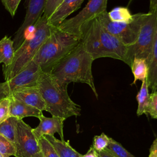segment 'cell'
<instances>
[{"mask_svg": "<svg viewBox=\"0 0 157 157\" xmlns=\"http://www.w3.org/2000/svg\"><path fill=\"white\" fill-rule=\"evenodd\" d=\"M110 138L104 132L101 133V135L95 136L93 138L92 146L99 153L107 147L110 142Z\"/></svg>", "mask_w": 157, "mask_h": 157, "instance_id": "26", "label": "cell"}, {"mask_svg": "<svg viewBox=\"0 0 157 157\" xmlns=\"http://www.w3.org/2000/svg\"><path fill=\"white\" fill-rule=\"evenodd\" d=\"M147 114H149L152 118L157 119V91L149 94Z\"/></svg>", "mask_w": 157, "mask_h": 157, "instance_id": "27", "label": "cell"}, {"mask_svg": "<svg viewBox=\"0 0 157 157\" xmlns=\"http://www.w3.org/2000/svg\"><path fill=\"white\" fill-rule=\"evenodd\" d=\"M38 144L44 157H59L53 145L44 136L38 139Z\"/></svg>", "mask_w": 157, "mask_h": 157, "instance_id": "24", "label": "cell"}, {"mask_svg": "<svg viewBox=\"0 0 157 157\" xmlns=\"http://www.w3.org/2000/svg\"><path fill=\"white\" fill-rule=\"evenodd\" d=\"M10 117V99L9 98L0 101V124Z\"/></svg>", "mask_w": 157, "mask_h": 157, "instance_id": "29", "label": "cell"}, {"mask_svg": "<svg viewBox=\"0 0 157 157\" xmlns=\"http://www.w3.org/2000/svg\"><path fill=\"white\" fill-rule=\"evenodd\" d=\"M132 0H130V1H129V4H130V3H131V2H132Z\"/></svg>", "mask_w": 157, "mask_h": 157, "instance_id": "37", "label": "cell"}, {"mask_svg": "<svg viewBox=\"0 0 157 157\" xmlns=\"http://www.w3.org/2000/svg\"><path fill=\"white\" fill-rule=\"evenodd\" d=\"M42 72L39 66L31 61L15 76L0 82V101L9 98L20 88L37 86Z\"/></svg>", "mask_w": 157, "mask_h": 157, "instance_id": "9", "label": "cell"}, {"mask_svg": "<svg viewBox=\"0 0 157 157\" xmlns=\"http://www.w3.org/2000/svg\"><path fill=\"white\" fill-rule=\"evenodd\" d=\"M45 3L46 0H25L26 12L25 20L15 34L13 40H12L15 51L18 49L26 39L29 28L33 26L42 16Z\"/></svg>", "mask_w": 157, "mask_h": 157, "instance_id": "11", "label": "cell"}, {"mask_svg": "<svg viewBox=\"0 0 157 157\" xmlns=\"http://www.w3.org/2000/svg\"><path fill=\"white\" fill-rule=\"evenodd\" d=\"M107 0H89L84 8L75 16L64 20L58 28L80 40L88 25L100 14L107 11Z\"/></svg>", "mask_w": 157, "mask_h": 157, "instance_id": "7", "label": "cell"}, {"mask_svg": "<svg viewBox=\"0 0 157 157\" xmlns=\"http://www.w3.org/2000/svg\"><path fill=\"white\" fill-rule=\"evenodd\" d=\"M99 157H114L105 149L99 152Z\"/></svg>", "mask_w": 157, "mask_h": 157, "instance_id": "34", "label": "cell"}, {"mask_svg": "<svg viewBox=\"0 0 157 157\" xmlns=\"http://www.w3.org/2000/svg\"><path fill=\"white\" fill-rule=\"evenodd\" d=\"M149 12H153L157 15V0H150Z\"/></svg>", "mask_w": 157, "mask_h": 157, "instance_id": "33", "label": "cell"}, {"mask_svg": "<svg viewBox=\"0 0 157 157\" xmlns=\"http://www.w3.org/2000/svg\"><path fill=\"white\" fill-rule=\"evenodd\" d=\"M105 150L114 157H134L121 144L112 138H110V142Z\"/></svg>", "mask_w": 157, "mask_h": 157, "instance_id": "23", "label": "cell"}, {"mask_svg": "<svg viewBox=\"0 0 157 157\" xmlns=\"http://www.w3.org/2000/svg\"><path fill=\"white\" fill-rule=\"evenodd\" d=\"M133 15L132 20L128 23L110 21L107 11L100 14L97 18L107 31L117 37L124 45L129 46L136 42L146 13H137Z\"/></svg>", "mask_w": 157, "mask_h": 157, "instance_id": "8", "label": "cell"}, {"mask_svg": "<svg viewBox=\"0 0 157 157\" xmlns=\"http://www.w3.org/2000/svg\"><path fill=\"white\" fill-rule=\"evenodd\" d=\"M31 34L26 37L21 45L15 51L12 63L8 67H2L5 80H9L25 68L33 59L39 48L50 36L52 26L47 19L42 16L33 26Z\"/></svg>", "mask_w": 157, "mask_h": 157, "instance_id": "5", "label": "cell"}, {"mask_svg": "<svg viewBox=\"0 0 157 157\" xmlns=\"http://www.w3.org/2000/svg\"><path fill=\"white\" fill-rule=\"evenodd\" d=\"M82 157H99V153L93 147L91 146L88 150V151L83 155Z\"/></svg>", "mask_w": 157, "mask_h": 157, "instance_id": "32", "label": "cell"}, {"mask_svg": "<svg viewBox=\"0 0 157 157\" xmlns=\"http://www.w3.org/2000/svg\"><path fill=\"white\" fill-rule=\"evenodd\" d=\"M93 61L91 56L79 42L55 66L50 74L56 82L63 87L67 88L71 82L87 84L98 98L92 74Z\"/></svg>", "mask_w": 157, "mask_h": 157, "instance_id": "1", "label": "cell"}, {"mask_svg": "<svg viewBox=\"0 0 157 157\" xmlns=\"http://www.w3.org/2000/svg\"><path fill=\"white\" fill-rule=\"evenodd\" d=\"M63 1L64 0H46L42 16L48 20Z\"/></svg>", "mask_w": 157, "mask_h": 157, "instance_id": "28", "label": "cell"}, {"mask_svg": "<svg viewBox=\"0 0 157 157\" xmlns=\"http://www.w3.org/2000/svg\"><path fill=\"white\" fill-rule=\"evenodd\" d=\"M15 157H33L40 151L33 128L22 120L17 122L14 142Z\"/></svg>", "mask_w": 157, "mask_h": 157, "instance_id": "10", "label": "cell"}, {"mask_svg": "<svg viewBox=\"0 0 157 157\" xmlns=\"http://www.w3.org/2000/svg\"><path fill=\"white\" fill-rule=\"evenodd\" d=\"M130 67L134 75V80L131 85L136 84L137 80L142 82L147 78L148 67L147 61L144 59L134 58Z\"/></svg>", "mask_w": 157, "mask_h": 157, "instance_id": "19", "label": "cell"}, {"mask_svg": "<svg viewBox=\"0 0 157 157\" xmlns=\"http://www.w3.org/2000/svg\"><path fill=\"white\" fill-rule=\"evenodd\" d=\"M33 157H44V156H43L42 153L40 151V152H39L38 153H37L36 155H34V156H33Z\"/></svg>", "mask_w": 157, "mask_h": 157, "instance_id": "35", "label": "cell"}, {"mask_svg": "<svg viewBox=\"0 0 157 157\" xmlns=\"http://www.w3.org/2000/svg\"><path fill=\"white\" fill-rule=\"evenodd\" d=\"M18 118L10 117L0 124V134L14 143L16 126Z\"/></svg>", "mask_w": 157, "mask_h": 157, "instance_id": "22", "label": "cell"}, {"mask_svg": "<svg viewBox=\"0 0 157 157\" xmlns=\"http://www.w3.org/2000/svg\"><path fill=\"white\" fill-rule=\"evenodd\" d=\"M157 25V15L148 12L143 20L136 42L128 46L126 63L129 67L134 58L144 59L148 64Z\"/></svg>", "mask_w": 157, "mask_h": 157, "instance_id": "6", "label": "cell"}, {"mask_svg": "<svg viewBox=\"0 0 157 157\" xmlns=\"http://www.w3.org/2000/svg\"><path fill=\"white\" fill-rule=\"evenodd\" d=\"M148 157H157V138L153 141L151 145Z\"/></svg>", "mask_w": 157, "mask_h": 157, "instance_id": "31", "label": "cell"}, {"mask_svg": "<svg viewBox=\"0 0 157 157\" xmlns=\"http://www.w3.org/2000/svg\"><path fill=\"white\" fill-rule=\"evenodd\" d=\"M110 21L117 23H128L132 20L133 15L126 7H116L107 12Z\"/></svg>", "mask_w": 157, "mask_h": 157, "instance_id": "21", "label": "cell"}, {"mask_svg": "<svg viewBox=\"0 0 157 157\" xmlns=\"http://www.w3.org/2000/svg\"><path fill=\"white\" fill-rule=\"evenodd\" d=\"M80 42L94 60L109 57L126 63L128 46L107 31L97 18L88 25Z\"/></svg>", "mask_w": 157, "mask_h": 157, "instance_id": "2", "label": "cell"}, {"mask_svg": "<svg viewBox=\"0 0 157 157\" xmlns=\"http://www.w3.org/2000/svg\"><path fill=\"white\" fill-rule=\"evenodd\" d=\"M16 148L15 144L0 134V153L4 157L15 156Z\"/></svg>", "mask_w": 157, "mask_h": 157, "instance_id": "25", "label": "cell"}, {"mask_svg": "<svg viewBox=\"0 0 157 157\" xmlns=\"http://www.w3.org/2000/svg\"><path fill=\"white\" fill-rule=\"evenodd\" d=\"M44 136L53 145L59 157H82V155L72 147L69 141L59 140L54 136Z\"/></svg>", "mask_w": 157, "mask_h": 157, "instance_id": "17", "label": "cell"}, {"mask_svg": "<svg viewBox=\"0 0 157 157\" xmlns=\"http://www.w3.org/2000/svg\"><path fill=\"white\" fill-rule=\"evenodd\" d=\"M147 82L152 92L157 91V25L150 59L148 64Z\"/></svg>", "mask_w": 157, "mask_h": 157, "instance_id": "16", "label": "cell"}, {"mask_svg": "<svg viewBox=\"0 0 157 157\" xmlns=\"http://www.w3.org/2000/svg\"><path fill=\"white\" fill-rule=\"evenodd\" d=\"M10 96L41 111L45 110V104L37 85L20 88Z\"/></svg>", "mask_w": 157, "mask_h": 157, "instance_id": "13", "label": "cell"}, {"mask_svg": "<svg viewBox=\"0 0 157 157\" xmlns=\"http://www.w3.org/2000/svg\"><path fill=\"white\" fill-rule=\"evenodd\" d=\"M80 42L75 37L53 26L50 36L41 45L32 61L44 73H51L55 66Z\"/></svg>", "mask_w": 157, "mask_h": 157, "instance_id": "4", "label": "cell"}, {"mask_svg": "<svg viewBox=\"0 0 157 157\" xmlns=\"http://www.w3.org/2000/svg\"><path fill=\"white\" fill-rule=\"evenodd\" d=\"M147 78L142 82V85L139 91L136 96V99L138 103L137 115L138 116L143 114H147V108L149 101V93Z\"/></svg>", "mask_w": 157, "mask_h": 157, "instance_id": "20", "label": "cell"}, {"mask_svg": "<svg viewBox=\"0 0 157 157\" xmlns=\"http://www.w3.org/2000/svg\"><path fill=\"white\" fill-rule=\"evenodd\" d=\"M37 86L45 104V111L52 117L66 119L81 115V107L69 97L67 88L59 85L50 73L42 72Z\"/></svg>", "mask_w": 157, "mask_h": 157, "instance_id": "3", "label": "cell"}, {"mask_svg": "<svg viewBox=\"0 0 157 157\" xmlns=\"http://www.w3.org/2000/svg\"><path fill=\"white\" fill-rule=\"evenodd\" d=\"M0 157H4L3 155H2L1 153H0Z\"/></svg>", "mask_w": 157, "mask_h": 157, "instance_id": "36", "label": "cell"}, {"mask_svg": "<svg viewBox=\"0 0 157 157\" xmlns=\"http://www.w3.org/2000/svg\"><path fill=\"white\" fill-rule=\"evenodd\" d=\"M14 54L13 40L5 36L0 40V63H3L4 67H8L12 63Z\"/></svg>", "mask_w": 157, "mask_h": 157, "instance_id": "18", "label": "cell"}, {"mask_svg": "<svg viewBox=\"0 0 157 157\" xmlns=\"http://www.w3.org/2000/svg\"><path fill=\"white\" fill-rule=\"evenodd\" d=\"M10 117H14L22 120L27 117L39 118L42 115V111L28 105L10 96Z\"/></svg>", "mask_w": 157, "mask_h": 157, "instance_id": "15", "label": "cell"}, {"mask_svg": "<svg viewBox=\"0 0 157 157\" xmlns=\"http://www.w3.org/2000/svg\"><path fill=\"white\" fill-rule=\"evenodd\" d=\"M21 0H2L5 9L10 13L11 16L14 17L18 6Z\"/></svg>", "mask_w": 157, "mask_h": 157, "instance_id": "30", "label": "cell"}, {"mask_svg": "<svg viewBox=\"0 0 157 157\" xmlns=\"http://www.w3.org/2000/svg\"><path fill=\"white\" fill-rule=\"evenodd\" d=\"M83 1L84 0H64L47 20L48 23L53 26L58 27L70 14L77 10Z\"/></svg>", "mask_w": 157, "mask_h": 157, "instance_id": "14", "label": "cell"}, {"mask_svg": "<svg viewBox=\"0 0 157 157\" xmlns=\"http://www.w3.org/2000/svg\"><path fill=\"white\" fill-rule=\"evenodd\" d=\"M40 123L39 125L33 129V132L37 139L46 135L54 136L55 133H58L61 137V140H63V122L66 120L63 118L52 117L51 118L46 117L43 114L39 118Z\"/></svg>", "mask_w": 157, "mask_h": 157, "instance_id": "12", "label": "cell"}]
</instances>
